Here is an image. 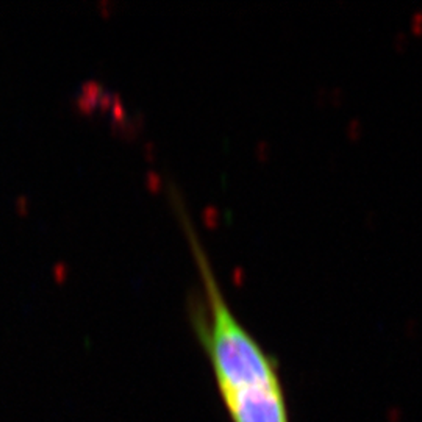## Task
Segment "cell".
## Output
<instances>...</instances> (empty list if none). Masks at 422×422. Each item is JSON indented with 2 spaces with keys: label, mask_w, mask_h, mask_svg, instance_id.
I'll return each instance as SVG.
<instances>
[{
  "label": "cell",
  "mask_w": 422,
  "mask_h": 422,
  "mask_svg": "<svg viewBox=\"0 0 422 422\" xmlns=\"http://www.w3.org/2000/svg\"><path fill=\"white\" fill-rule=\"evenodd\" d=\"M183 224L202 280V299L191 311L193 327L230 417L233 422H289L277 363L238 321L186 216Z\"/></svg>",
  "instance_id": "cell-1"
}]
</instances>
